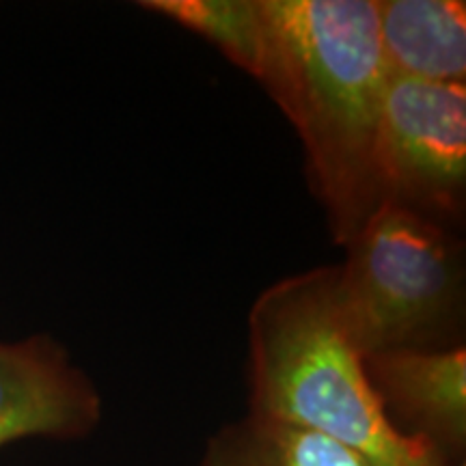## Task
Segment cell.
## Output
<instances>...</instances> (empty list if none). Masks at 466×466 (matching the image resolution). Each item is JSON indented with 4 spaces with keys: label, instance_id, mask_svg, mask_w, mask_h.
<instances>
[{
    "label": "cell",
    "instance_id": "cell-1",
    "mask_svg": "<svg viewBox=\"0 0 466 466\" xmlns=\"http://www.w3.org/2000/svg\"><path fill=\"white\" fill-rule=\"evenodd\" d=\"M258 83L299 132L309 184L346 248L382 203L376 141L389 74L374 0H268Z\"/></svg>",
    "mask_w": 466,
    "mask_h": 466
},
{
    "label": "cell",
    "instance_id": "cell-9",
    "mask_svg": "<svg viewBox=\"0 0 466 466\" xmlns=\"http://www.w3.org/2000/svg\"><path fill=\"white\" fill-rule=\"evenodd\" d=\"M141 7L197 33L259 80L270 46L268 0H145Z\"/></svg>",
    "mask_w": 466,
    "mask_h": 466
},
{
    "label": "cell",
    "instance_id": "cell-3",
    "mask_svg": "<svg viewBox=\"0 0 466 466\" xmlns=\"http://www.w3.org/2000/svg\"><path fill=\"white\" fill-rule=\"evenodd\" d=\"M346 253L337 289L359 352L439 350L464 294L462 253L445 225L382 201Z\"/></svg>",
    "mask_w": 466,
    "mask_h": 466
},
{
    "label": "cell",
    "instance_id": "cell-8",
    "mask_svg": "<svg viewBox=\"0 0 466 466\" xmlns=\"http://www.w3.org/2000/svg\"><path fill=\"white\" fill-rule=\"evenodd\" d=\"M199 466H378L309 430L247 415L208 441Z\"/></svg>",
    "mask_w": 466,
    "mask_h": 466
},
{
    "label": "cell",
    "instance_id": "cell-5",
    "mask_svg": "<svg viewBox=\"0 0 466 466\" xmlns=\"http://www.w3.org/2000/svg\"><path fill=\"white\" fill-rule=\"evenodd\" d=\"M100 421L97 387L56 339L0 341V447L25 439L78 441Z\"/></svg>",
    "mask_w": 466,
    "mask_h": 466
},
{
    "label": "cell",
    "instance_id": "cell-6",
    "mask_svg": "<svg viewBox=\"0 0 466 466\" xmlns=\"http://www.w3.org/2000/svg\"><path fill=\"white\" fill-rule=\"evenodd\" d=\"M365 371L395 432L432 447L450 464L464 462V346L370 354Z\"/></svg>",
    "mask_w": 466,
    "mask_h": 466
},
{
    "label": "cell",
    "instance_id": "cell-7",
    "mask_svg": "<svg viewBox=\"0 0 466 466\" xmlns=\"http://www.w3.org/2000/svg\"><path fill=\"white\" fill-rule=\"evenodd\" d=\"M378 42L389 78L464 85L462 0H374Z\"/></svg>",
    "mask_w": 466,
    "mask_h": 466
},
{
    "label": "cell",
    "instance_id": "cell-2",
    "mask_svg": "<svg viewBox=\"0 0 466 466\" xmlns=\"http://www.w3.org/2000/svg\"><path fill=\"white\" fill-rule=\"evenodd\" d=\"M248 415L309 430L378 466H458L395 432L343 324L337 266L272 283L248 311Z\"/></svg>",
    "mask_w": 466,
    "mask_h": 466
},
{
    "label": "cell",
    "instance_id": "cell-4",
    "mask_svg": "<svg viewBox=\"0 0 466 466\" xmlns=\"http://www.w3.org/2000/svg\"><path fill=\"white\" fill-rule=\"evenodd\" d=\"M382 201L458 220L466 197V85L389 78L376 141Z\"/></svg>",
    "mask_w": 466,
    "mask_h": 466
},
{
    "label": "cell",
    "instance_id": "cell-10",
    "mask_svg": "<svg viewBox=\"0 0 466 466\" xmlns=\"http://www.w3.org/2000/svg\"><path fill=\"white\" fill-rule=\"evenodd\" d=\"M458 466H466V464H464V462H462V464H458Z\"/></svg>",
    "mask_w": 466,
    "mask_h": 466
}]
</instances>
